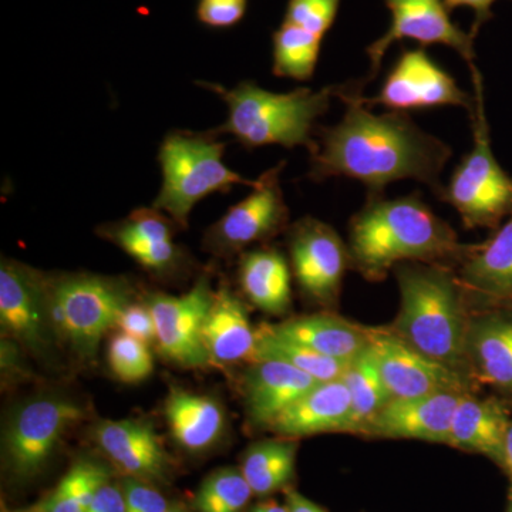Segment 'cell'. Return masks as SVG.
Returning <instances> with one entry per match:
<instances>
[{"label":"cell","mask_w":512,"mask_h":512,"mask_svg":"<svg viewBox=\"0 0 512 512\" xmlns=\"http://www.w3.org/2000/svg\"><path fill=\"white\" fill-rule=\"evenodd\" d=\"M363 83L339 84L345 116L335 126L320 127L308 177L315 183L345 177L384 194L387 185L414 180L439 197L441 173L453 156L448 144L421 130L409 114H375L363 100Z\"/></svg>","instance_id":"6da1fadb"},{"label":"cell","mask_w":512,"mask_h":512,"mask_svg":"<svg viewBox=\"0 0 512 512\" xmlns=\"http://www.w3.org/2000/svg\"><path fill=\"white\" fill-rule=\"evenodd\" d=\"M468 247L417 192L399 198L369 194L349 222L352 268L370 282L383 281L406 262L456 266Z\"/></svg>","instance_id":"7a4b0ae2"},{"label":"cell","mask_w":512,"mask_h":512,"mask_svg":"<svg viewBox=\"0 0 512 512\" xmlns=\"http://www.w3.org/2000/svg\"><path fill=\"white\" fill-rule=\"evenodd\" d=\"M394 275L400 311L390 330L423 355L471 376L466 355L471 318L456 271L446 265L406 262L394 268Z\"/></svg>","instance_id":"3957f363"},{"label":"cell","mask_w":512,"mask_h":512,"mask_svg":"<svg viewBox=\"0 0 512 512\" xmlns=\"http://www.w3.org/2000/svg\"><path fill=\"white\" fill-rule=\"evenodd\" d=\"M198 84L218 94L228 107L225 123L211 130L214 136L229 134L248 150L265 146L305 147L309 154L318 147L316 123L338 93V86L272 93L254 82H241L234 89L215 83Z\"/></svg>","instance_id":"277c9868"},{"label":"cell","mask_w":512,"mask_h":512,"mask_svg":"<svg viewBox=\"0 0 512 512\" xmlns=\"http://www.w3.org/2000/svg\"><path fill=\"white\" fill-rule=\"evenodd\" d=\"M47 288L57 342L84 366L96 362L101 340L137 299L133 282L124 276L47 274Z\"/></svg>","instance_id":"5b68a950"},{"label":"cell","mask_w":512,"mask_h":512,"mask_svg":"<svg viewBox=\"0 0 512 512\" xmlns=\"http://www.w3.org/2000/svg\"><path fill=\"white\" fill-rule=\"evenodd\" d=\"M225 148L227 144L211 131L167 134L158 151L163 185L153 207L185 229L195 205L208 195L231 191L235 185L254 187L255 180H247L224 163Z\"/></svg>","instance_id":"8992f818"},{"label":"cell","mask_w":512,"mask_h":512,"mask_svg":"<svg viewBox=\"0 0 512 512\" xmlns=\"http://www.w3.org/2000/svg\"><path fill=\"white\" fill-rule=\"evenodd\" d=\"M470 70L474 84V107L470 113L473 148L454 168L439 198L457 211L464 227L497 229L512 214V178L498 164L491 147L483 79L476 64Z\"/></svg>","instance_id":"52a82bcc"},{"label":"cell","mask_w":512,"mask_h":512,"mask_svg":"<svg viewBox=\"0 0 512 512\" xmlns=\"http://www.w3.org/2000/svg\"><path fill=\"white\" fill-rule=\"evenodd\" d=\"M89 416L86 404L62 392H40L15 404L2 433L3 467L16 483L42 474L64 436Z\"/></svg>","instance_id":"ba28073f"},{"label":"cell","mask_w":512,"mask_h":512,"mask_svg":"<svg viewBox=\"0 0 512 512\" xmlns=\"http://www.w3.org/2000/svg\"><path fill=\"white\" fill-rule=\"evenodd\" d=\"M0 326L3 338L18 342L28 355L42 362L55 359L59 342L45 272L15 259H2Z\"/></svg>","instance_id":"9c48e42d"},{"label":"cell","mask_w":512,"mask_h":512,"mask_svg":"<svg viewBox=\"0 0 512 512\" xmlns=\"http://www.w3.org/2000/svg\"><path fill=\"white\" fill-rule=\"evenodd\" d=\"M285 161L269 168L252 187L251 194L229 208L207 229L205 251L217 258H232L259 242L269 241L288 228L289 208L281 187Z\"/></svg>","instance_id":"30bf717a"},{"label":"cell","mask_w":512,"mask_h":512,"mask_svg":"<svg viewBox=\"0 0 512 512\" xmlns=\"http://www.w3.org/2000/svg\"><path fill=\"white\" fill-rule=\"evenodd\" d=\"M286 244L292 276L303 298L326 311L335 308L352 266L348 244L329 224L313 217L291 225Z\"/></svg>","instance_id":"8fae6325"},{"label":"cell","mask_w":512,"mask_h":512,"mask_svg":"<svg viewBox=\"0 0 512 512\" xmlns=\"http://www.w3.org/2000/svg\"><path fill=\"white\" fill-rule=\"evenodd\" d=\"M214 289L208 275H201L183 295L148 292L143 296L156 323V348L160 355L184 369L210 366L202 328Z\"/></svg>","instance_id":"7c38bea8"},{"label":"cell","mask_w":512,"mask_h":512,"mask_svg":"<svg viewBox=\"0 0 512 512\" xmlns=\"http://www.w3.org/2000/svg\"><path fill=\"white\" fill-rule=\"evenodd\" d=\"M370 348L392 400L440 392L474 393L473 377L423 355L390 329L370 328Z\"/></svg>","instance_id":"4fadbf2b"},{"label":"cell","mask_w":512,"mask_h":512,"mask_svg":"<svg viewBox=\"0 0 512 512\" xmlns=\"http://www.w3.org/2000/svg\"><path fill=\"white\" fill-rule=\"evenodd\" d=\"M363 100L369 107L383 106L400 113L443 106L464 107L471 113L474 107V97L461 90L424 49H403L379 94Z\"/></svg>","instance_id":"5bb4252c"},{"label":"cell","mask_w":512,"mask_h":512,"mask_svg":"<svg viewBox=\"0 0 512 512\" xmlns=\"http://www.w3.org/2000/svg\"><path fill=\"white\" fill-rule=\"evenodd\" d=\"M384 3L392 13V25L386 35L367 47L370 70L363 86L375 79L389 47L403 39L414 40L424 47H450L468 66H474V36L453 23L444 0H384Z\"/></svg>","instance_id":"9a60e30c"},{"label":"cell","mask_w":512,"mask_h":512,"mask_svg":"<svg viewBox=\"0 0 512 512\" xmlns=\"http://www.w3.org/2000/svg\"><path fill=\"white\" fill-rule=\"evenodd\" d=\"M94 443L119 471L154 485H164L174 476L173 457L151 421L143 419L100 420L92 429Z\"/></svg>","instance_id":"2e32d148"},{"label":"cell","mask_w":512,"mask_h":512,"mask_svg":"<svg viewBox=\"0 0 512 512\" xmlns=\"http://www.w3.org/2000/svg\"><path fill=\"white\" fill-rule=\"evenodd\" d=\"M177 224L156 208H138L124 220L96 229L100 238L119 247L141 268L158 278L178 275L184 268L185 252L174 242Z\"/></svg>","instance_id":"e0dca14e"},{"label":"cell","mask_w":512,"mask_h":512,"mask_svg":"<svg viewBox=\"0 0 512 512\" xmlns=\"http://www.w3.org/2000/svg\"><path fill=\"white\" fill-rule=\"evenodd\" d=\"M464 394L440 392L390 400L363 436L420 440L448 446L454 413Z\"/></svg>","instance_id":"ac0fdd59"},{"label":"cell","mask_w":512,"mask_h":512,"mask_svg":"<svg viewBox=\"0 0 512 512\" xmlns=\"http://www.w3.org/2000/svg\"><path fill=\"white\" fill-rule=\"evenodd\" d=\"M247 365L239 387L245 419L254 430H268L279 414L319 383L301 370L275 360H259Z\"/></svg>","instance_id":"d6986e66"},{"label":"cell","mask_w":512,"mask_h":512,"mask_svg":"<svg viewBox=\"0 0 512 512\" xmlns=\"http://www.w3.org/2000/svg\"><path fill=\"white\" fill-rule=\"evenodd\" d=\"M352 402L342 379L319 382L279 414L268 431L299 440L326 433L348 434Z\"/></svg>","instance_id":"ffe728a7"},{"label":"cell","mask_w":512,"mask_h":512,"mask_svg":"<svg viewBox=\"0 0 512 512\" xmlns=\"http://www.w3.org/2000/svg\"><path fill=\"white\" fill-rule=\"evenodd\" d=\"M456 274L467 298L512 303V214L480 245H470L457 265Z\"/></svg>","instance_id":"44dd1931"},{"label":"cell","mask_w":512,"mask_h":512,"mask_svg":"<svg viewBox=\"0 0 512 512\" xmlns=\"http://www.w3.org/2000/svg\"><path fill=\"white\" fill-rule=\"evenodd\" d=\"M202 340L210 366L229 367L251 360L256 329L249 319L244 299L239 298L227 282H221L214 292L205 316Z\"/></svg>","instance_id":"7402d4cb"},{"label":"cell","mask_w":512,"mask_h":512,"mask_svg":"<svg viewBox=\"0 0 512 512\" xmlns=\"http://www.w3.org/2000/svg\"><path fill=\"white\" fill-rule=\"evenodd\" d=\"M163 412L171 439L187 453L210 451L227 433L225 407L208 394L171 387L164 400Z\"/></svg>","instance_id":"603a6c76"},{"label":"cell","mask_w":512,"mask_h":512,"mask_svg":"<svg viewBox=\"0 0 512 512\" xmlns=\"http://www.w3.org/2000/svg\"><path fill=\"white\" fill-rule=\"evenodd\" d=\"M466 355L476 382L512 394V311L505 308L471 318Z\"/></svg>","instance_id":"cb8c5ba5"},{"label":"cell","mask_w":512,"mask_h":512,"mask_svg":"<svg viewBox=\"0 0 512 512\" xmlns=\"http://www.w3.org/2000/svg\"><path fill=\"white\" fill-rule=\"evenodd\" d=\"M510 413L504 400L464 394L454 413L448 446L481 454L503 468L505 439L512 421Z\"/></svg>","instance_id":"d4e9b609"},{"label":"cell","mask_w":512,"mask_h":512,"mask_svg":"<svg viewBox=\"0 0 512 512\" xmlns=\"http://www.w3.org/2000/svg\"><path fill=\"white\" fill-rule=\"evenodd\" d=\"M271 326L278 335L342 362L349 363L370 345V328L332 311L295 316Z\"/></svg>","instance_id":"484cf974"},{"label":"cell","mask_w":512,"mask_h":512,"mask_svg":"<svg viewBox=\"0 0 512 512\" xmlns=\"http://www.w3.org/2000/svg\"><path fill=\"white\" fill-rule=\"evenodd\" d=\"M292 279L289 259L279 249L256 248L239 255V291L259 311L272 316L291 311Z\"/></svg>","instance_id":"4316f807"},{"label":"cell","mask_w":512,"mask_h":512,"mask_svg":"<svg viewBox=\"0 0 512 512\" xmlns=\"http://www.w3.org/2000/svg\"><path fill=\"white\" fill-rule=\"evenodd\" d=\"M299 440L272 437L255 441L242 453L241 468L254 497H271L289 490L296 480Z\"/></svg>","instance_id":"83f0119b"},{"label":"cell","mask_w":512,"mask_h":512,"mask_svg":"<svg viewBox=\"0 0 512 512\" xmlns=\"http://www.w3.org/2000/svg\"><path fill=\"white\" fill-rule=\"evenodd\" d=\"M342 380L348 387L352 402L348 434L363 436L377 414L392 400L370 345L350 360Z\"/></svg>","instance_id":"f1b7e54d"},{"label":"cell","mask_w":512,"mask_h":512,"mask_svg":"<svg viewBox=\"0 0 512 512\" xmlns=\"http://www.w3.org/2000/svg\"><path fill=\"white\" fill-rule=\"evenodd\" d=\"M259 360H275V362L286 363L319 382L342 379L343 373L349 365L348 362L320 355L318 352H313L305 346L278 335L272 329L271 323H261L256 328L255 349L249 363L259 362Z\"/></svg>","instance_id":"f546056e"},{"label":"cell","mask_w":512,"mask_h":512,"mask_svg":"<svg viewBox=\"0 0 512 512\" xmlns=\"http://www.w3.org/2000/svg\"><path fill=\"white\" fill-rule=\"evenodd\" d=\"M111 477L113 473L106 464L80 458L35 507L40 512H87L94 495Z\"/></svg>","instance_id":"4dcf8cb0"},{"label":"cell","mask_w":512,"mask_h":512,"mask_svg":"<svg viewBox=\"0 0 512 512\" xmlns=\"http://www.w3.org/2000/svg\"><path fill=\"white\" fill-rule=\"evenodd\" d=\"M275 76L308 82L318 64L322 37L284 22L272 36Z\"/></svg>","instance_id":"1f68e13d"},{"label":"cell","mask_w":512,"mask_h":512,"mask_svg":"<svg viewBox=\"0 0 512 512\" xmlns=\"http://www.w3.org/2000/svg\"><path fill=\"white\" fill-rule=\"evenodd\" d=\"M254 493L239 467H222L202 480L192 505L197 512H245Z\"/></svg>","instance_id":"d6a6232c"},{"label":"cell","mask_w":512,"mask_h":512,"mask_svg":"<svg viewBox=\"0 0 512 512\" xmlns=\"http://www.w3.org/2000/svg\"><path fill=\"white\" fill-rule=\"evenodd\" d=\"M107 363L120 382H144L154 372L150 345L123 332L114 333L107 345Z\"/></svg>","instance_id":"836d02e7"},{"label":"cell","mask_w":512,"mask_h":512,"mask_svg":"<svg viewBox=\"0 0 512 512\" xmlns=\"http://www.w3.org/2000/svg\"><path fill=\"white\" fill-rule=\"evenodd\" d=\"M340 0H289L284 22L325 37L338 16Z\"/></svg>","instance_id":"e575fe53"},{"label":"cell","mask_w":512,"mask_h":512,"mask_svg":"<svg viewBox=\"0 0 512 512\" xmlns=\"http://www.w3.org/2000/svg\"><path fill=\"white\" fill-rule=\"evenodd\" d=\"M127 512H165L170 501L157 485L133 477H121Z\"/></svg>","instance_id":"d590c367"},{"label":"cell","mask_w":512,"mask_h":512,"mask_svg":"<svg viewBox=\"0 0 512 512\" xmlns=\"http://www.w3.org/2000/svg\"><path fill=\"white\" fill-rule=\"evenodd\" d=\"M247 6L248 0H200L197 16L210 28H231L244 18Z\"/></svg>","instance_id":"8d00e7d4"},{"label":"cell","mask_w":512,"mask_h":512,"mask_svg":"<svg viewBox=\"0 0 512 512\" xmlns=\"http://www.w3.org/2000/svg\"><path fill=\"white\" fill-rule=\"evenodd\" d=\"M28 353L13 339L3 338L0 342V376L3 389L18 386L33 379V372L26 363Z\"/></svg>","instance_id":"74e56055"},{"label":"cell","mask_w":512,"mask_h":512,"mask_svg":"<svg viewBox=\"0 0 512 512\" xmlns=\"http://www.w3.org/2000/svg\"><path fill=\"white\" fill-rule=\"evenodd\" d=\"M116 329L133 336L147 345H156L157 330L153 315L143 301H134L127 305L117 319Z\"/></svg>","instance_id":"f35d334b"},{"label":"cell","mask_w":512,"mask_h":512,"mask_svg":"<svg viewBox=\"0 0 512 512\" xmlns=\"http://www.w3.org/2000/svg\"><path fill=\"white\" fill-rule=\"evenodd\" d=\"M87 512H127L120 480L113 481L111 478L106 484L101 485Z\"/></svg>","instance_id":"ab89813d"},{"label":"cell","mask_w":512,"mask_h":512,"mask_svg":"<svg viewBox=\"0 0 512 512\" xmlns=\"http://www.w3.org/2000/svg\"><path fill=\"white\" fill-rule=\"evenodd\" d=\"M495 0H444L448 10L457 8H470L476 13V22H474L471 35L476 37L481 25L491 18V6Z\"/></svg>","instance_id":"60d3db41"},{"label":"cell","mask_w":512,"mask_h":512,"mask_svg":"<svg viewBox=\"0 0 512 512\" xmlns=\"http://www.w3.org/2000/svg\"><path fill=\"white\" fill-rule=\"evenodd\" d=\"M285 505L288 512H329L322 505L309 500L308 497H305L293 487L285 491Z\"/></svg>","instance_id":"b9f144b4"},{"label":"cell","mask_w":512,"mask_h":512,"mask_svg":"<svg viewBox=\"0 0 512 512\" xmlns=\"http://www.w3.org/2000/svg\"><path fill=\"white\" fill-rule=\"evenodd\" d=\"M245 512H288L285 504L276 503L275 500L259 501L254 505H249L248 510Z\"/></svg>","instance_id":"7bdbcfd3"},{"label":"cell","mask_w":512,"mask_h":512,"mask_svg":"<svg viewBox=\"0 0 512 512\" xmlns=\"http://www.w3.org/2000/svg\"><path fill=\"white\" fill-rule=\"evenodd\" d=\"M503 470L507 473L510 487H512V421L510 429H508L507 439H505Z\"/></svg>","instance_id":"ee69618b"},{"label":"cell","mask_w":512,"mask_h":512,"mask_svg":"<svg viewBox=\"0 0 512 512\" xmlns=\"http://www.w3.org/2000/svg\"><path fill=\"white\" fill-rule=\"evenodd\" d=\"M165 512H188V510L181 503H171Z\"/></svg>","instance_id":"f6af8a7d"},{"label":"cell","mask_w":512,"mask_h":512,"mask_svg":"<svg viewBox=\"0 0 512 512\" xmlns=\"http://www.w3.org/2000/svg\"><path fill=\"white\" fill-rule=\"evenodd\" d=\"M505 512H512V487H510V490H508L507 511Z\"/></svg>","instance_id":"bcb514c9"},{"label":"cell","mask_w":512,"mask_h":512,"mask_svg":"<svg viewBox=\"0 0 512 512\" xmlns=\"http://www.w3.org/2000/svg\"><path fill=\"white\" fill-rule=\"evenodd\" d=\"M3 512H40L36 507L30 508V510H20V511H3Z\"/></svg>","instance_id":"7dc6e473"},{"label":"cell","mask_w":512,"mask_h":512,"mask_svg":"<svg viewBox=\"0 0 512 512\" xmlns=\"http://www.w3.org/2000/svg\"><path fill=\"white\" fill-rule=\"evenodd\" d=\"M503 308H507V309H510V311H512V303H510V305L503 306Z\"/></svg>","instance_id":"c3c4849f"}]
</instances>
